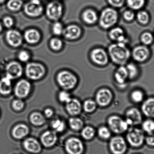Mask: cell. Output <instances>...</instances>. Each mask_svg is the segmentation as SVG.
Returning <instances> with one entry per match:
<instances>
[{
  "label": "cell",
  "instance_id": "obj_37",
  "mask_svg": "<svg viewBox=\"0 0 154 154\" xmlns=\"http://www.w3.org/2000/svg\"><path fill=\"white\" fill-rule=\"evenodd\" d=\"M23 4L22 0H9L7 5V8L11 11H17L20 9Z\"/></svg>",
  "mask_w": 154,
  "mask_h": 154
},
{
  "label": "cell",
  "instance_id": "obj_34",
  "mask_svg": "<svg viewBox=\"0 0 154 154\" xmlns=\"http://www.w3.org/2000/svg\"><path fill=\"white\" fill-rule=\"evenodd\" d=\"M95 131L92 127L87 126L82 128L81 135L85 140H92L95 137Z\"/></svg>",
  "mask_w": 154,
  "mask_h": 154
},
{
  "label": "cell",
  "instance_id": "obj_3",
  "mask_svg": "<svg viewBox=\"0 0 154 154\" xmlns=\"http://www.w3.org/2000/svg\"><path fill=\"white\" fill-rule=\"evenodd\" d=\"M57 81L59 86L66 91L74 89L78 83L77 77L73 73L67 71L58 73Z\"/></svg>",
  "mask_w": 154,
  "mask_h": 154
},
{
  "label": "cell",
  "instance_id": "obj_24",
  "mask_svg": "<svg viewBox=\"0 0 154 154\" xmlns=\"http://www.w3.org/2000/svg\"><path fill=\"white\" fill-rule=\"evenodd\" d=\"M29 129L27 125L23 124H19L14 127L12 131V135L16 140H21L29 134Z\"/></svg>",
  "mask_w": 154,
  "mask_h": 154
},
{
  "label": "cell",
  "instance_id": "obj_31",
  "mask_svg": "<svg viewBox=\"0 0 154 154\" xmlns=\"http://www.w3.org/2000/svg\"><path fill=\"white\" fill-rule=\"evenodd\" d=\"M146 0H125L127 5L132 10L141 9L146 5Z\"/></svg>",
  "mask_w": 154,
  "mask_h": 154
},
{
  "label": "cell",
  "instance_id": "obj_26",
  "mask_svg": "<svg viewBox=\"0 0 154 154\" xmlns=\"http://www.w3.org/2000/svg\"><path fill=\"white\" fill-rule=\"evenodd\" d=\"M82 18L83 21L88 25H93L98 20L96 12L91 9H88L83 12Z\"/></svg>",
  "mask_w": 154,
  "mask_h": 154
},
{
  "label": "cell",
  "instance_id": "obj_12",
  "mask_svg": "<svg viewBox=\"0 0 154 154\" xmlns=\"http://www.w3.org/2000/svg\"><path fill=\"white\" fill-rule=\"evenodd\" d=\"M24 11L26 15L31 17H38L42 13L43 7L40 0H31L25 4Z\"/></svg>",
  "mask_w": 154,
  "mask_h": 154
},
{
  "label": "cell",
  "instance_id": "obj_20",
  "mask_svg": "<svg viewBox=\"0 0 154 154\" xmlns=\"http://www.w3.org/2000/svg\"><path fill=\"white\" fill-rule=\"evenodd\" d=\"M23 146L25 150L32 154H38L42 151L41 144L33 137H29L25 140L23 142Z\"/></svg>",
  "mask_w": 154,
  "mask_h": 154
},
{
  "label": "cell",
  "instance_id": "obj_47",
  "mask_svg": "<svg viewBox=\"0 0 154 154\" xmlns=\"http://www.w3.org/2000/svg\"><path fill=\"white\" fill-rule=\"evenodd\" d=\"M108 3L114 8H121L125 4V0H107Z\"/></svg>",
  "mask_w": 154,
  "mask_h": 154
},
{
  "label": "cell",
  "instance_id": "obj_6",
  "mask_svg": "<svg viewBox=\"0 0 154 154\" xmlns=\"http://www.w3.org/2000/svg\"><path fill=\"white\" fill-rule=\"evenodd\" d=\"M25 74L27 77L33 80H40L44 76L46 69L41 64L30 63L26 65Z\"/></svg>",
  "mask_w": 154,
  "mask_h": 154
},
{
  "label": "cell",
  "instance_id": "obj_41",
  "mask_svg": "<svg viewBox=\"0 0 154 154\" xmlns=\"http://www.w3.org/2000/svg\"><path fill=\"white\" fill-rule=\"evenodd\" d=\"M51 127L55 131L61 132L65 129V122L60 119H55L52 122Z\"/></svg>",
  "mask_w": 154,
  "mask_h": 154
},
{
  "label": "cell",
  "instance_id": "obj_46",
  "mask_svg": "<svg viewBox=\"0 0 154 154\" xmlns=\"http://www.w3.org/2000/svg\"><path fill=\"white\" fill-rule=\"evenodd\" d=\"M135 14L132 10H127L123 13V17L128 22L132 21L135 17Z\"/></svg>",
  "mask_w": 154,
  "mask_h": 154
},
{
  "label": "cell",
  "instance_id": "obj_43",
  "mask_svg": "<svg viewBox=\"0 0 154 154\" xmlns=\"http://www.w3.org/2000/svg\"><path fill=\"white\" fill-rule=\"evenodd\" d=\"M50 46L52 49L55 51H58L62 48L63 43L62 40L57 38H54L51 40Z\"/></svg>",
  "mask_w": 154,
  "mask_h": 154
},
{
  "label": "cell",
  "instance_id": "obj_23",
  "mask_svg": "<svg viewBox=\"0 0 154 154\" xmlns=\"http://www.w3.org/2000/svg\"><path fill=\"white\" fill-rule=\"evenodd\" d=\"M142 112L149 119H154V97L145 100L141 106Z\"/></svg>",
  "mask_w": 154,
  "mask_h": 154
},
{
  "label": "cell",
  "instance_id": "obj_25",
  "mask_svg": "<svg viewBox=\"0 0 154 154\" xmlns=\"http://www.w3.org/2000/svg\"><path fill=\"white\" fill-rule=\"evenodd\" d=\"M114 78L118 84L123 85L128 78V74L126 66H119L114 74Z\"/></svg>",
  "mask_w": 154,
  "mask_h": 154
},
{
  "label": "cell",
  "instance_id": "obj_30",
  "mask_svg": "<svg viewBox=\"0 0 154 154\" xmlns=\"http://www.w3.org/2000/svg\"><path fill=\"white\" fill-rule=\"evenodd\" d=\"M69 124L70 128L73 131H78L83 128L84 122L80 118L72 117L69 121Z\"/></svg>",
  "mask_w": 154,
  "mask_h": 154
},
{
  "label": "cell",
  "instance_id": "obj_54",
  "mask_svg": "<svg viewBox=\"0 0 154 154\" xmlns=\"http://www.w3.org/2000/svg\"><path fill=\"white\" fill-rule=\"evenodd\" d=\"M153 35H154V34H153Z\"/></svg>",
  "mask_w": 154,
  "mask_h": 154
},
{
  "label": "cell",
  "instance_id": "obj_10",
  "mask_svg": "<svg viewBox=\"0 0 154 154\" xmlns=\"http://www.w3.org/2000/svg\"><path fill=\"white\" fill-rule=\"evenodd\" d=\"M63 7L61 3L57 1H52L48 4L46 8V14L51 20H57L62 16Z\"/></svg>",
  "mask_w": 154,
  "mask_h": 154
},
{
  "label": "cell",
  "instance_id": "obj_48",
  "mask_svg": "<svg viewBox=\"0 0 154 154\" xmlns=\"http://www.w3.org/2000/svg\"><path fill=\"white\" fill-rule=\"evenodd\" d=\"M19 59L23 62H26L29 60L30 58L29 54L26 51H23L19 53Z\"/></svg>",
  "mask_w": 154,
  "mask_h": 154
},
{
  "label": "cell",
  "instance_id": "obj_19",
  "mask_svg": "<svg viewBox=\"0 0 154 154\" xmlns=\"http://www.w3.org/2000/svg\"><path fill=\"white\" fill-rule=\"evenodd\" d=\"M109 38L116 42L127 44L128 39L124 30L119 27L113 28L109 33Z\"/></svg>",
  "mask_w": 154,
  "mask_h": 154
},
{
  "label": "cell",
  "instance_id": "obj_29",
  "mask_svg": "<svg viewBox=\"0 0 154 154\" xmlns=\"http://www.w3.org/2000/svg\"><path fill=\"white\" fill-rule=\"evenodd\" d=\"M29 121L32 125L35 126H42L45 123L46 119L41 113L35 112L31 113L29 116Z\"/></svg>",
  "mask_w": 154,
  "mask_h": 154
},
{
  "label": "cell",
  "instance_id": "obj_2",
  "mask_svg": "<svg viewBox=\"0 0 154 154\" xmlns=\"http://www.w3.org/2000/svg\"><path fill=\"white\" fill-rule=\"evenodd\" d=\"M119 18V14L116 10L112 7H108L101 12L98 18L99 23L101 28L108 29L117 23Z\"/></svg>",
  "mask_w": 154,
  "mask_h": 154
},
{
  "label": "cell",
  "instance_id": "obj_38",
  "mask_svg": "<svg viewBox=\"0 0 154 154\" xmlns=\"http://www.w3.org/2000/svg\"><path fill=\"white\" fill-rule=\"evenodd\" d=\"M97 133L98 137L103 140H107L109 139L111 136V131L109 128L102 126L98 128Z\"/></svg>",
  "mask_w": 154,
  "mask_h": 154
},
{
  "label": "cell",
  "instance_id": "obj_14",
  "mask_svg": "<svg viewBox=\"0 0 154 154\" xmlns=\"http://www.w3.org/2000/svg\"><path fill=\"white\" fill-rule=\"evenodd\" d=\"M125 120L130 126L140 125L143 120L142 113L138 109L135 107L130 108L125 113Z\"/></svg>",
  "mask_w": 154,
  "mask_h": 154
},
{
  "label": "cell",
  "instance_id": "obj_44",
  "mask_svg": "<svg viewBox=\"0 0 154 154\" xmlns=\"http://www.w3.org/2000/svg\"><path fill=\"white\" fill-rule=\"evenodd\" d=\"M71 98L70 94L66 91H62L59 93V99L61 102L67 103Z\"/></svg>",
  "mask_w": 154,
  "mask_h": 154
},
{
  "label": "cell",
  "instance_id": "obj_53",
  "mask_svg": "<svg viewBox=\"0 0 154 154\" xmlns=\"http://www.w3.org/2000/svg\"><path fill=\"white\" fill-rule=\"evenodd\" d=\"M6 0H0V4L4 3Z\"/></svg>",
  "mask_w": 154,
  "mask_h": 154
},
{
  "label": "cell",
  "instance_id": "obj_1",
  "mask_svg": "<svg viewBox=\"0 0 154 154\" xmlns=\"http://www.w3.org/2000/svg\"><path fill=\"white\" fill-rule=\"evenodd\" d=\"M107 53L112 62L119 66L126 63L131 54L126 44L117 42L113 43L109 46Z\"/></svg>",
  "mask_w": 154,
  "mask_h": 154
},
{
  "label": "cell",
  "instance_id": "obj_4",
  "mask_svg": "<svg viewBox=\"0 0 154 154\" xmlns=\"http://www.w3.org/2000/svg\"><path fill=\"white\" fill-rule=\"evenodd\" d=\"M144 132L140 128H131L128 129L126 134V140L132 147L137 148L143 146L145 142Z\"/></svg>",
  "mask_w": 154,
  "mask_h": 154
},
{
  "label": "cell",
  "instance_id": "obj_50",
  "mask_svg": "<svg viewBox=\"0 0 154 154\" xmlns=\"http://www.w3.org/2000/svg\"><path fill=\"white\" fill-rule=\"evenodd\" d=\"M3 23L5 27L7 28H10L14 24V20L11 17L7 16L3 19Z\"/></svg>",
  "mask_w": 154,
  "mask_h": 154
},
{
  "label": "cell",
  "instance_id": "obj_15",
  "mask_svg": "<svg viewBox=\"0 0 154 154\" xmlns=\"http://www.w3.org/2000/svg\"><path fill=\"white\" fill-rule=\"evenodd\" d=\"M31 86L29 81L21 80L17 82L15 86V95L20 99H23L28 96L31 92Z\"/></svg>",
  "mask_w": 154,
  "mask_h": 154
},
{
  "label": "cell",
  "instance_id": "obj_55",
  "mask_svg": "<svg viewBox=\"0 0 154 154\" xmlns=\"http://www.w3.org/2000/svg\"></svg>",
  "mask_w": 154,
  "mask_h": 154
},
{
  "label": "cell",
  "instance_id": "obj_49",
  "mask_svg": "<svg viewBox=\"0 0 154 154\" xmlns=\"http://www.w3.org/2000/svg\"><path fill=\"white\" fill-rule=\"evenodd\" d=\"M145 142L148 146L151 147H154V134H148L145 137Z\"/></svg>",
  "mask_w": 154,
  "mask_h": 154
},
{
  "label": "cell",
  "instance_id": "obj_35",
  "mask_svg": "<svg viewBox=\"0 0 154 154\" xmlns=\"http://www.w3.org/2000/svg\"><path fill=\"white\" fill-rule=\"evenodd\" d=\"M97 104L95 101L92 99H88L84 101L82 108L86 113L93 112L96 109Z\"/></svg>",
  "mask_w": 154,
  "mask_h": 154
},
{
  "label": "cell",
  "instance_id": "obj_9",
  "mask_svg": "<svg viewBox=\"0 0 154 154\" xmlns=\"http://www.w3.org/2000/svg\"><path fill=\"white\" fill-rule=\"evenodd\" d=\"M113 99V94L112 91L107 88L100 89L97 92L95 100L97 105L100 106H107L111 103Z\"/></svg>",
  "mask_w": 154,
  "mask_h": 154
},
{
  "label": "cell",
  "instance_id": "obj_32",
  "mask_svg": "<svg viewBox=\"0 0 154 154\" xmlns=\"http://www.w3.org/2000/svg\"><path fill=\"white\" fill-rule=\"evenodd\" d=\"M142 130L148 134H154V119H146L142 124Z\"/></svg>",
  "mask_w": 154,
  "mask_h": 154
},
{
  "label": "cell",
  "instance_id": "obj_33",
  "mask_svg": "<svg viewBox=\"0 0 154 154\" xmlns=\"http://www.w3.org/2000/svg\"><path fill=\"white\" fill-rule=\"evenodd\" d=\"M128 71V79L134 80L138 76L139 69L136 64L133 63H128L126 66Z\"/></svg>",
  "mask_w": 154,
  "mask_h": 154
},
{
  "label": "cell",
  "instance_id": "obj_42",
  "mask_svg": "<svg viewBox=\"0 0 154 154\" xmlns=\"http://www.w3.org/2000/svg\"><path fill=\"white\" fill-rule=\"evenodd\" d=\"M25 107V103L21 99L13 100L12 103V107L15 111L19 112L23 110Z\"/></svg>",
  "mask_w": 154,
  "mask_h": 154
},
{
  "label": "cell",
  "instance_id": "obj_21",
  "mask_svg": "<svg viewBox=\"0 0 154 154\" xmlns=\"http://www.w3.org/2000/svg\"><path fill=\"white\" fill-rule=\"evenodd\" d=\"M82 33V29L80 27L75 25H71L63 29L62 34L67 39L74 40L79 38Z\"/></svg>",
  "mask_w": 154,
  "mask_h": 154
},
{
  "label": "cell",
  "instance_id": "obj_40",
  "mask_svg": "<svg viewBox=\"0 0 154 154\" xmlns=\"http://www.w3.org/2000/svg\"><path fill=\"white\" fill-rule=\"evenodd\" d=\"M137 20L141 24H147L149 21V16L147 12L145 11H140L137 13Z\"/></svg>",
  "mask_w": 154,
  "mask_h": 154
},
{
  "label": "cell",
  "instance_id": "obj_45",
  "mask_svg": "<svg viewBox=\"0 0 154 154\" xmlns=\"http://www.w3.org/2000/svg\"><path fill=\"white\" fill-rule=\"evenodd\" d=\"M63 27L62 23L56 22L53 25V31L55 35H59L62 34L63 31Z\"/></svg>",
  "mask_w": 154,
  "mask_h": 154
},
{
  "label": "cell",
  "instance_id": "obj_39",
  "mask_svg": "<svg viewBox=\"0 0 154 154\" xmlns=\"http://www.w3.org/2000/svg\"><path fill=\"white\" fill-rule=\"evenodd\" d=\"M144 94L140 90H135L133 91L131 94V100L136 103H141L144 99Z\"/></svg>",
  "mask_w": 154,
  "mask_h": 154
},
{
  "label": "cell",
  "instance_id": "obj_7",
  "mask_svg": "<svg viewBox=\"0 0 154 154\" xmlns=\"http://www.w3.org/2000/svg\"><path fill=\"white\" fill-rule=\"evenodd\" d=\"M109 149L112 154H124L128 149L127 142L123 137L116 136L110 139Z\"/></svg>",
  "mask_w": 154,
  "mask_h": 154
},
{
  "label": "cell",
  "instance_id": "obj_18",
  "mask_svg": "<svg viewBox=\"0 0 154 154\" xmlns=\"http://www.w3.org/2000/svg\"><path fill=\"white\" fill-rule=\"evenodd\" d=\"M5 38L8 44L14 48L20 46L23 40L21 34L15 30H10L7 31Z\"/></svg>",
  "mask_w": 154,
  "mask_h": 154
},
{
  "label": "cell",
  "instance_id": "obj_5",
  "mask_svg": "<svg viewBox=\"0 0 154 154\" xmlns=\"http://www.w3.org/2000/svg\"><path fill=\"white\" fill-rule=\"evenodd\" d=\"M107 122L110 131L117 134L125 132L128 131L129 126L126 121L116 115L110 116L107 119Z\"/></svg>",
  "mask_w": 154,
  "mask_h": 154
},
{
  "label": "cell",
  "instance_id": "obj_52",
  "mask_svg": "<svg viewBox=\"0 0 154 154\" xmlns=\"http://www.w3.org/2000/svg\"><path fill=\"white\" fill-rule=\"evenodd\" d=\"M3 29V26L2 23H1V22H0V33L2 31Z\"/></svg>",
  "mask_w": 154,
  "mask_h": 154
},
{
  "label": "cell",
  "instance_id": "obj_28",
  "mask_svg": "<svg viewBox=\"0 0 154 154\" xmlns=\"http://www.w3.org/2000/svg\"><path fill=\"white\" fill-rule=\"evenodd\" d=\"M24 38L28 43L35 44L39 41L40 35L39 32L35 29H30L25 31Z\"/></svg>",
  "mask_w": 154,
  "mask_h": 154
},
{
  "label": "cell",
  "instance_id": "obj_8",
  "mask_svg": "<svg viewBox=\"0 0 154 154\" xmlns=\"http://www.w3.org/2000/svg\"><path fill=\"white\" fill-rule=\"evenodd\" d=\"M65 149L68 154H83L85 151V146L83 142L80 139L72 137L65 142Z\"/></svg>",
  "mask_w": 154,
  "mask_h": 154
},
{
  "label": "cell",
  "instance_id": "obj_16",
  "mask_svg": "<svg viewBox=\"0 0 154 154\" xmlns=\"http://www.w3.org/2000/svg\"><path fill=\"white\" fill-rule=\"evenodd\" d=\"M6 71L7 77L12 80L19 78L22 76L23 69L20 63L14 61L7 65Z\"/></svg>",
  "mask_w": 154,
  "mask_h": 154
},
{
  "label": "cell",
  "instance_id": "obj_36",
  "mask_svg": "<svg viewBox=\"0 0 154 154\" xmlns=\"http://www.w3.org/2000/svg\"><path fill=\"white\" fill-rule=\"evenodd\" d=\"M140 40L143 45L146 46L150 45L154 42L153 34L149 32H143L140 36Z\"/></svg>",
  "mask_w": 154,
  "mask_h": 154
},
{
  "label": "cell",
  "instance_id": "obj_22",
  "mask_svg": "<svg viewBox=\"0 0 154 154\" xmlns=\"http://www.w3.org/2000/svg\"><path fill=\"white\" fill-rule=\"evenodd\" d=\"M67 112L71 116H75L81 112L82 106L79 100L76 98H71L66 106Z\"/></svg>",
  "mask_w": 154,
  "mask_h": 154
},
{
  "label": "cell",
  "instance_id": "obj_17",
  "mask_svg": "<svg viewBox=\"0 0 154 154\" xmlns=\"http://www.w3.org/2000/svg\"><path fill=\"white\" fill-rule=\"evenodd\" d=\"M58 140L57 134L56 131H46L43 133L40 137V141L43 146L46 148H50L56 144Z\"/></svg>",
  "mask_w": 154,
  "mask_h": 154
},
{
  "label": "cell",
  "instance_id": "obj_11",
  "mask_svg": "<svg viewBox=\"0 0 154 154\" xmlns=\"http://www.w3.org/2000/svg\"><path fill=\"white\" fill-rule=\"evenodd\" d=\"M90 57L91 60L94 63L100 66L106 65L109 59L108 53L102 48H96L93 49Z\"/></svg>",
  "mask_w": 154,
  "mask_h": 154
},
{
  "label": "cell",
  "instance_id": "obj_27",
  "mask_svg": "<svg viewBox=\"0 0 154 154\" xmlns=\"http://www.w3.org/2000/svg\"><path fill=\"white\" fill-rule=\"evenodd\" d=\"M11 80L7 76L0 80V94L3 95H9L12 90Z\"/></svg>",
  "mask_w": 154,
  "mask_h": 154
},
{
  "label": "cell",
  "instance_id": "obj_51",
  "mask_svg": "<svg viewBox=\"0 0 154 154\" xmlns=\"http://www.w3.org/2000/svg\"><path fill=\"white\" fill-rule=\"evenodd\" d=\"M44 114L45 117L47 118H50L53 116L54 111L51 109H46L44 110Z\"/></svg>",
  "mask_w": 154,
  "mask_h": 154
},
{
  "label": "cell",
  "instance_id": "obj_13",
  "mask_svg": "<svg viewBox=\"0 0 154 154\" xmlns=\"http://www.w3.org/2000/svg\"><path fill=\"white\" fill-rule=\"evenodd\" d=\"M150 55V51L148 46L143 45L136 46L131 53L133 59L138 62H145L149 59Z\"/></svg>",
  "mask_w": 154,
  "mask_h": 154
}]
</instances>
